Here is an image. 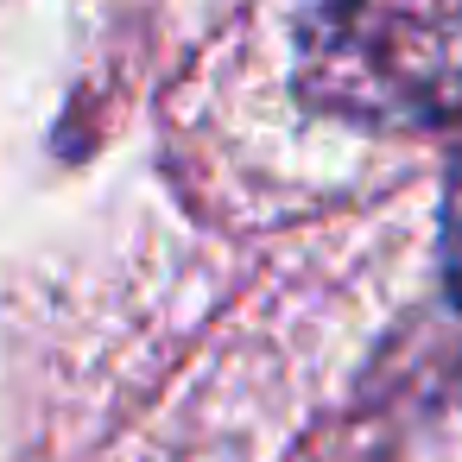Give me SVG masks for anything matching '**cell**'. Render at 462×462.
<instances>
[{
	"instance_id": "1",
	"label": "cell",
	"mask_w": 462,
	"mask_h": 462,
	"mask_svg": "<svg viewBox=\"0 0 462 462\" xmlns=\"http://www.w3.org/2000/svg\"><path fill=\"white\" fill-rule=\"evenodd\" d=\"M298 96L380 134L456 121L462 0H304Z\"/></svg>"
}]
</instances>
